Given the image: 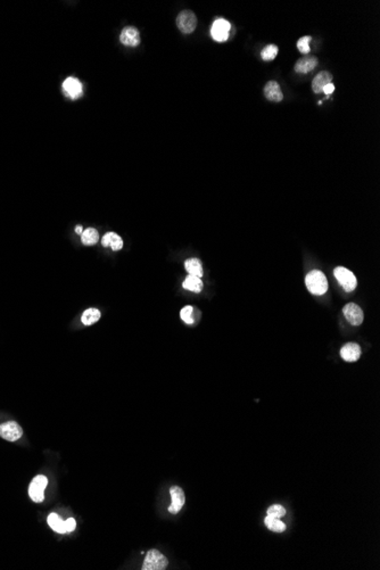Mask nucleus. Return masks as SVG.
<instances>
[{
    "instance_id": "1a4fd4ad",
    "label": "nucleus",
    "mask_w": 380,
    "mask_h": 570,
    "mask_svg": "<svg viewBox=\"0 0 380 570\" xmlns=\"http://www.w3.org/2000/svg\"><path fill=\"white\" fill-rule=\"evenodd\" d=\"M170 494L171 499H172V503H171V506L169 507V512L175 514L182 509V507H184V504L186 502L185 492L182 491V488L179 487V486H172V487L170 488Z\"/></svg>"
},
{
    "instance_id": "c85d7f7f",
    "label": "nucleus",
    "mask_w": 380,
    "mask_h": 570,
    "mask_svg": "<svg viewBox=\"0 0 380 570\" xmlns=\"http://www.w3.org/2000/svg\"><path fill=\"white\" fill-rule=\"evenodd\" d=\"M75 232H76V234H79V235H82V232H83V228H82L81 226H78V227L75 228Z\"/></svg>"
},
{
    "instance_id": "20e7f679",
    "label": "nucleus",
    "mask_w": 380,
    "mask_h": 570,
    "mask_svg": "<svg viewBox=\"0 0 380 570\" xmlns=\"http://www.w3.org/2000/svg\"><path fill=\"white\" fill-rule=\"evenodd\" d=\"M334 274L339 284H341L343 288L345 289V292L350 293L356 288L357 285L356 278L355 275L353 274V272L349 271L348 269L338 267L334 270Z\"/></svg>"
},
{
    "instance_id": "a211bd4d",
    "label": "nucleus",
    "mask_w": 380,
    "mask_h": 570,
    "mask_svg": "<svg viewBox=\"0 0 380 570\" xmlns=\"http://www.w3.org/2000/svg\"><path fill=\"white\" fill-rule=\"evenodd\" d=\"M98 240H99V234H98V231L96 229L94 228H88L86 230H83L82 235H81V241L83 245L86 246H91V245H95L97 244Z\"/></svg>"
},
{
    "instance_id": "cd10ccee",
    "label": "nucleus",
    "mask_w": 380,
    "mask_h": 570,
    "mask_svg": "<svg viewBox=\"0 0 380 570\" xmlns=\"http://www.w3.org/2000/svg\"><path fill=\"white\" fill-rule=\"evenodd\" d=\"M334 90H335V86L332 85V83H328V85H327V86L324 87V88H323L322 92L326 93V95H327V98H328V97H329V95H331V93L334 92Z\"/></svg>"
},
{
    "instance_id": "5701e85b",
    "label": "nucleus",
    "mask_w": 380,
    "mask_h": 570,
    "mask_svg": "<svg viewBox=\"0 0 380 570\" xmlns=\"http://www.w3.org/2000/svg\"><path fill=\"white\" fill-rule=\"evenodd\" d=\"M277 54H278V47L276 45H269L262 50L261 56L264 60H272L276 58Z\"/></svg>"
},
{
    "instance_id": "0eeeda50",
    "label": "nucleus",
    "mask_w": 380,
    "mask_h": 570,
    "mask_svg": "<svg viewBox=\"0 0 380 570\" xmlns=\"http://www.w3.org/2000/svg\"><path fill=\"white\" fill-rule=\"evenodd\" d=\"M211 34L215 41L223 42L230 34V23L224 19H218L212 25Z\"/></svg>"
},
{
    "instance_id": "6e6552de",
    "label": "nucleus",
    "mask_w": 380,
    "mask_h": 570,
    "mask_svg": "<svg viewBox=\"0 0 380 570\" xmlns=\"http://www.w3.org/2000/svg\"><path fill=\"white\" fill-rule=\"evenodd\" d=\"M343 313L346 320L352 326H360L363 322V311L359 305L355 303L346 304L343 308Z\"/></svg>"
},
{
    "instance_id": "aec40b11",
    "label": "nucleus",
    "mask_w": 380,
    "mask_h": 570,
    "mask_svg": "<svg viewBox=\"0 0 380 570\" xmlns=\"http://www.w3.org/2000/svg\"><path fill=\"white\" fill-rule=\"evenodd\" d=\"M100 317L101 313L99 310H97V308H88L82 313L81 321L85 326H91L99 320Z\"/></svg>"
},
{
    "instance_id": "393cba45",
    "label": "nucleus",
    "mask_w": 380,
    "mask_h": 570,
    "mask_svg": "<svg viewBox=\"0 0 380 570\" xmlns=\"http://www.w3.org/2000/svg\"><path fill=\"white\" fill-rule=\"evenodd\" d=\"M268 515L270 517H273V518H283L285 514H286V509L283 506H280V504H273L268 509Z\"/></svg>"
},
{
    "instance_id": "423d86ee",
    "label": "nucleus",
    "mask_w": 380,
    "mask_h": 570,
    "mask_svg": "<svg viewBox=\"0 0 380 570\" xmlns=\"http://www.w3.org/2000/svg\"><path fill=\"white\" fill-rule=\"evenodd\" d=\"M23 436V429L15 421H8L0 424V437L9 442L18 441Z\"/></svg>"
},
{
    "instance_id": "b1692460",
    "label": "nucleus",
    "mask_w": 380,
    "mask_h": 570,
    "mask_svg": "<svg viewBox=\"0 0 380 570\" xmlns=\"http://www.w3.org/2000/svg\"><path fill=\"white\" fill-rule=\"evenodd\" d=\"M180 318L182 319V321H185L187 325H192L193 323V307L190 306H185L182 310L180 311Z\"/></svg>"
},
{
    "instance_id": "9b49d317",
    "label": "nucleus",
    "mask_w": 380,
    "mask_h": 570,
    "mask_svg": "<svg viewBox=\"0 0 380 570\" xmlns=\"http://www.w3.org/2000/svg\"><path fill=\"white\" fill-rule=\"evenodd\" d=\"M120 41H121L124 46L127 47H137L140 43V34L137 28L134 27H127L124 28L121 35H120Z\"/></svg>"
},
{
    "instance_id": "f8f14e48",
    "label": "nucleus",
    "mask_w": 380,
    "mask_h": 570,
    "mask_svg": "<svg viewBox=\"0 0 380 570\" xmlns=\"http://www.w3.org/2000/svg\"><path fill=\"white\" fill-rule=\"evenodd\" d=\"M341 357L346 362H355L361 357V347L355 343H347L342 347Z\"/></svg>"
},
{
    "instance_id": "bb28decb",
    "label": "nucleus",
    "mask_w": 380,
    "mask_h": 570,
    "mask_svg": "<svg viewBox=\"0 0 380 570\" xmlns=\"http://www.w3.org/2000/svg\"><path fill=\"white\" fill-rule=\"evenodd\" d=\"M75 526H76V522L73 518H69L67 519L66 521H65V528H66V533H71L75 529Z\"/></svg>"
},
{
    "instance_id": "a878e982",
    "label": "nucleus",
    "mask_w": 380,
    "mask_h": 570,
    "mask_svg": "<svg viewBox=\"0 0 380 570\" xmlns=\"http://www.w3.org/2000/svg\"><path fill=\"white\" fill-rule=\"evenodd\" d=\"M311 40H312L311 37H303L298 40L297 48H298L299 52H301L302 54H304V55L309 54L310 50H311L310 49V41H311Z\"/></svg>"
},
{
    "instance_id": "6ab92c4d",
    "label": "nucleus",
    "mask_w": 380,
    "mask_h": 570,
    "mask_svg": "<svg viewBox=\"0 0 380 570\" xmlns=\"http://www.w3.org/2000/svg\"><path fill=\"white\" fill-rule=\"evenodd\" d=\"M185 268L190 275H195V277L202 278L203 277V268L200 264L199 260L197 259H189L185 262Z\"/></svg>"
},
{
    "instance_id": "dca6fc26",
    "label": "nucleus",
    "mask_w": 380,
    "mask_h": 570,
    "mask_svg": "<svg viewBox=\"0 0 380 570\" xmlns=\"http://www.w3.org/2000/svg\"><path fill=\"white\" fill-rule=\"evenodd\" d=\"M332 75L327 71H322L317 74L312 81V89L316 93H321L328 83H331Z\"/></svg>"
},
{
    "instance_id": "f257e3e1",
    "label": "nucleus",
    "mask_w": 380,
    "mask_h": 570,
    "mask_svg": "<svg viewBox=\"0 0 380 570\" xmlns=\"http://www.w3.org/2000/svg\"><path fill=\"white\" fill-rule=\"evenodd\" d=\"M306 288L313 295H323L328 290V281L326 275L319 270H313L305 278Z\"/></svg>"
},
{
    "instance_id": "9d476101",
    "label": "nucleus",
    "mask_w": 380,
    "mask_h": 570,
    "mask_svg": "<svg viewBox=\"0 0 380 570\" xmlns=\"http://www.w3.org/2000/svg\"><path fill=\"white\" fill-rule=\"evenodd\" d=\"M63 90L64 92L66 93V96H68L69 98H72V99H78L79 97H81L83 92L82 83L76 78L69 76V78H67L63 82Z\"/></svg>"
},
{
    "instance_id": "f3484780",
    "label": "nucleus",
    "mask_w": 380,
    "mask_h": 570,
    "mask_svg": "<svg viewBox=\"0 0 380 570\" xmlns=\"http://www.w3.org/2000/svg\"><path fill=\"white\" fill-rule=\"evenodd\" d=\"M182 287H184L185 289L190 290V292L200 293L203 289V281L200 278L189 274L188 277L185 279L184 284H182Z\"/></svg>"
},
{
    "instance_id": "ddd939ff",
    "label": "nucleus",
    "mask_w": 380,
    "mask_h": 570,
    "mask_svg": "<svg viewBox=\"0 0 380 570\" xmlns=\"http://www.w3.org/2000/svg\"><path fill=\"white\" fill-rule=\"evenodd\" d=\"M317 57L305 56L301 58V60H298L297 63L295 64V71L302 74L310 73V72L313 71L314 68L317 67Z\"/></svg>"
},
{
    "instance_id": "4468645a",
    "label": "nucleus",
    "mask_w": 380,
    "mask_h": 570,
    "mask_svg": "<svg viewBox=\"0 0 380 570\" xmlns=\"http://www.w3.org/2000/svg\"><path fill=\"white\" fill-rule=\"evenodd\" d=\"M264 96L266 97V99L275 101V103H279L284 98L280 86L276 81H270L266 83L264 87Z\"/></svg>"
},
{
    "instance_id": "2eb2a0df",
    "label": "nucleus",
    "mask_w": 380,
    "mask_h": 570,
    "mask_svg": "<svg viewBox=\"0 0 380 570\" xmlns=\"http://www.w3.org/2000/svg\"><path fill=\"white\" fill-rule=\"evenodd\" d=\"M101 245L104 247H111L113 250H120L123 247V240L115 232H107L101 238Z\"/></svg>"
},
{
    "instance_id": "f03ea898",
    "label": "nucleus",
    "mask_w": 380,
    "mask_h": 570,
    "mask_svg": "<svg viewBox=\"0 0 380 570\" xmlns=\"http://www.w3.org/2000/svg\"><path fill=\"white\" fill-rule=\"evenodd\" d=\"M169 561L165 555H163L158 550H149L146 554L145 561L142 564V570H164L166 569Z\"/></svg>"
},
{
    "instance_id": "412c9836",
    "label": "nucleus",
    "mask_w": 380,
    "mask_h": 570,
    "mask_svg": "<svg viewBox=\"0 0 380 570\" xmlns=\"http://www.w3.org/2000/svg\"><path fill=\"white\" fill-rule=\"evenodd\" d=\"M48 525L50 528L54 529L55 532L60 534L66 533V528H65V522L60 518V515L56 513H50L48 517Z\"/></svg>"
},
{
    "instance_id": "4be33fe9",
    "label": "nucleus",
    "mask_w": 380,
    "mask_h": 570,
    "mask_svg": "<svg viewBox=\"0 0 380 570\" xmlns=\"http://www.w3.org/2000/svg\"><path fill=\"white\" fill-rule=\"evenodd\" d=\"M264 524H265L266 527H268L270 531H272V532L283 533V532L286 531V525H285L279 518H273V517H270V515H268V517L265 518Z\"/></svg>"
},
{
    "instance_id": "7ed1b4c3",
    "label": "nucleus",
    "mask_w": 380,
    "mask_h": 570,
    "mask_svg": "<svg viewBox=\"0 0 380 570\" xmlns=\"http://www.w3.org/2000/svg\"><path fill=\"white\" fill-rule=\"evenodd\" d=\"M47 485H48V479H47L46 476L39 475L33 478V480L30 484V487H29V495H30L33 502H42L43 499H45V489Z\"/></svg>"
},
{
    "instance_id": "39448f33",
    "label": "nucleus",
    "mask_w": 380,
    "mask_h": 570,
    "mask_svg": "<svg viewBox=\"0 0 380 570\" xmlns=\"http://www.w3.org/2000/svg\"><path fill=\"white\" fill-rule=\"evenodd\" d=\"M177 25L182 33H191L197 27V17L191 10H184L177 17Z\"/></svg>"
}]
</instances>
